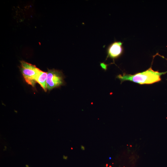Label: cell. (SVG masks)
I'll return each mask as SVG.
<instances>
[{
    "label": "cell",
    "instance_id": "cell-1",
    "mask_svg": "<svg viewBox=\"0 0 167 167\" xmlns=\"http://www.w3.org/2000/svg\"><path fill=\"white\" fill-rule=\"evenodd\" d=\"M166 73L167 71L162 72L155 71L150 67L143 72L133 75L125 73L122 75L119 74L116 78L120 80L121 83L124 81H129L140 84H151L161 81V76Z\"/></svg>",
    "mask_w": 167,
    "mask_h": 167
},
{
    "label": "cell",
    "instance_id": "cell-2",
    "mask_svg": "<svg viewBox=\"0 0 167 167\" xmlns=\"http://www.w3.org/2000/svg\"><path fill=\"white\" fill-rule=\"evenodd\" d=\"M21 71L24 79L28 84L34 87L40 70L34 65L23 61H20Z\"/></svg>",
    "mask_w": 167,
    "mask_h": 167
},
{
    "label": "cell",
    "instance_id": "cell-3",
    "mask_svg": "<svg viewBox=\"0 0 167 167\" xmlns=\"http://www.w3.org/2000/svg\"><path fill=\"white\" fill-rule=\"evenodd\" d=\"M46 82V88L49 90L63 85L65 83L62 72L55 69H48Z\"/></svg>",
    "mask_w": 167,
    "mask_h": 167
},
{
    "label": "cell",
    "instance_id": "cell-4",
    "mask_svg": "<svg viewBox=\"0 0 167 167\" xmlns=\"http://www.w3.org/2000/svg\"><path fill=\"white\" fill-rule=\"evenodd\" d=\"M122 43L120 41H114L108 47L106 60L109 58L113 60L120 57L123 52Z\"/></svg>",
    "mask_w": 167,
    "mask_h": 167
},
{
    "label": "cell",
    "instance_id": "cell-5",
    "mask_svg": "<svg viewBox=\"0 0 167 167\" xmlns=\"http://www.w3.org/2000/svg\"><path fill=\"white\" fill-rule=\"evenodd\" d=\"M47 73L43 71L40 70L36 79V82L39 84L44 90L46 91V82Z\"/></svg>",
    "mask_w": 167,
    "mask_h": 167
},
{
    "label": "cell",
    "instance_id": "cell-6",
    "mask_svg": "<svg viewBox=\"0 0 167 167\" xmlns=\"http://www.w3.org/2000/svg\"><path fill=\"white\" fill-rule=\"evenodd\" d=\"M100 65L101 68L103 70L105 71H106L107 70V66L108 65V64H106L104 62H100Z\"/></svg>",
    "mask_w": 167,
    "mask_h": 167
},
{
    "label": "cell",
    "instance_id": "cell-7",
    "mask_svg": "<svg viewBox=\"0 0 167 167\" xmlns=\"http://www.w3.org/2000/svg\"><path fill=\"white\" fill-rule=\"evenodd\" d=\"M81 149L83 150H85V147L84 146L81 145Z\"/></svg>",
    "mask_w": 167,
    "mask_h": 167
},
{
    "label": "cell",
    "instance_id": "cell-8",
    "mask_svg": "<svg viewBox=\"0 0 167 167\" xmlns=\"http://www.w3.org/2000/svg\"><path fill=\"white\" fill-rule=\"evenodd\" d=\"M63 159H66L67 158V156H63Z\"/></svg>",
    "mask_w": 167,
    "mask_h": 167
}]
</instances>
